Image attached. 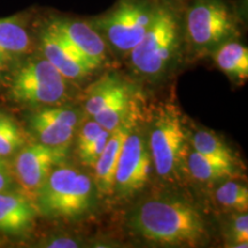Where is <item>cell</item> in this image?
<instances>
[{
    "label": "cell",
    "instance_id": "6da1fadb",
    "mask_svg": "<svg viewBox=\"0 0 248 248\" xmlns=\"http://www.w3.org/2000/svg\"><path fill=\"white\" fill-rule=\"evenodd\" d=\"M129 228L141 239L164 247H198L209 237L208 223L200 209L171 194L140 201L130 214Z\"/></svg>",
    "mask_w": 248,
    "mask_h": 248
},
{
    "label": "cell",
    "instance_id": "7a4b0ae2",
    "mask_svg": "<svg viewBox=\"0 0 248 248\" xmlns=\"http://www.w3.org/2000/svg\"><path fill=\"white\" fill-rule=\"evenodd\" d=\"M178 5V0H161L154 22L126 57L133 74L142 79H163L177 63L184 48L183 9Z\"/></svg>",
    "mask_w": 248,
    "mask_h": 248
},
{
    "label": "cell",
    "instance_id": "3957f363",
    "mask_svg": "<svg viewBox=\"0 0 248 248\" xmlns=\"http://www.w3.org/2000/svg\"><path fill=\"white\" fill-rule=\"evenodd\" d=\"M146 138L157 177L169 184L181 182L186 171L185 157L188 150V131L181 109L171 102L160 104L152 114Z\"/></svg>",
    "mask_w": 248,
    "mask_h": 248
},
{
    "label": "cell",
    "instance_id": "277c9868",
    "mask_svg": "<svg viewBox=\"0 0 248 248\" xmlns=\"http://www.w3.org/2000/svg\"><path fill=\"white\" fill-rule=\"evenodd\" d=\"M239 17L229 0H191L183 9L184 48L194 57L212 54L239 36Z\"/></svg>",
    "mask_w": 248,
    "mask_h": 248
},
{
    "label": "cell",
    "instance_id": "5b68a950",
    "mask_svg": "<svg viewBox=\"0 0 248 248\" xmlns=\"http://www.w3.org/2000/svg\"><path fill=\"white\" fill-rule=\"evenodd\" d=\"M7 98L31 109L57 106L68 99V80L40 53L29 54L11 67Z\"/></svg>",
    "mask_w": 248,
    "mask_h": 248
},
{
    "label": "cell",
    "instance_id": "8992f818",
    "mask_svg": "<svg viewBox=\"0 0 248 248\" xmlns=\"http://www.w3.org/2000/svg\"><path fill=\"white\" fill-rule=\"evenodd\" d=\"M94 190L90 176L63 163L52 170L36 193L33 202L39 215L76 219L91 209Z\"/></svg>",
    "mask_w": 248,
    "mask_h": 248
},
{
    "label": "cell",
    "instance_id": "52a82bcc",
    "mask_svg": "<svg viewBox=\"0 0 248 248\" xmlns=\"http://www.w3.org/2000/svg\"><path fill=\"white\" fill-rule=\"evenodd\" d=\"M160 2L161 0H119L109 11L89 22L110 51L126 58L154 22Z\"/></svg>",
    "mask_w": 248,
    "mask_h": 248
},
{
    "label": "cell",
    "instance_id": "ba28073f",
    "mask_svg": "<svg viewBox=\"0 0 248 248\" xmlns=\"http://www.w3.org/2000/svg\"><path fill=\"white\" fill-rule=\"evenodd\" d=\"M152 170L146 130L137 128L133 121L117 161L113 194L121 199L132 198L148 184Z\"/></svg>",
    "mask_w": 248,
    "mask_h": 248
},
{
    "label": "cell",
    "instance_id": "9c48e42d",
    "mask_svg": "<svg viewBox=\"0 0 248 248\" xmlns=\"http://www.w3.org/2000/svg\"><path fill=\"white\" fill-rule=\"evenodd\" d=\"M67 150L68 147H49L36 141L24 145L9 164L15 184L20 191L33 201L52 170L66 162Z\"/></svg>",
    "mask_w": 248,
    "mask_h": 248
},
{
    "label": "cell",
    "instance_id": "30bf717a",
    "mask_svg": "<svg viewBox=\"0 0 248 248\" xmlns=\"http://www.w3.org/2000/svg\"><path fill=\"white\" fill-rule=\"evenodd\" d=\"M80 113L60 105L37 108L28 116V129L36 142L49 147L67 148L79 125Z\"/></svg>",
    "mask_w": 248,
    "mask_h": 248
},
{
    "label": "cell",
    "instance_id": "8fae6325",
    "mask_svg": "<svg viewBox=\"0 0 248 248\" xmlns=\"http://www.w3.org/2000/svg\"><path fill=\"white\" fill-rule=\"evenodd\" d=\"M78 53L92 71L107 63V43L89 21L69 16H53L46 21Z\"/></svg>",
    "mask_w": 248,
    "mask_h": 248
},
{
    "label": "cell",
    "instance_id": "7c38bea8",
    "mask_svg": "<svg viewBox=\"0 0 248 248\" xmlns=\"http://www.w3.org/2000/svg\"><path fill=\"white\" fill-rule=\"evenodd\" d=\"M37 45L39 53L51 62L67 80H82L92 73L75 49L47 22L40 27L37 35Z\"/></svg>",
    "mask_w": 248,
    "mask_h": 248
},
{
    "label": "cell",
    "instance_id": "4fadbf2b",
    "mask_svg": "<svg viewBox=\"0 0 248 248\" xmlns=\"http://www.w3.org/2000/svg\"><path fill=\"white\" fill-rule=\"evenodd\" d=\"M36 42L27 15L0 18V70L32 53Z\"/></svg>",
    "mask_w": 248,
    "mask_h": 248
},
{
    "label": "cell",
    "instance_id": "5bb4252c",
    "mask_svg": "<svg viewBox=\"0 0 248 248\" xmlns=\"http://www.w3.org/2000/svg\"><path fill=\"white\" fill-rule=\"evenodd\" d=\"M38 215L35 202L20 190L0 191V233L23 237L35 228Z\"/></svg>",
    "mask_w": 248,
    "mask_h": 248
},
{
    "label": "cell",
    "instance_id": "9a60e30c",
    "mask_svg": "<svg viewBox=\"0 0 248 248\" xmlns=\"http://www.w3.org/2000/svg\"><path fill=\"white\" fill-rule=\"evenodd\" d=\"M132 122L133 119L130 117L126 122L121 124L119 128L110 132L106 146L93 166L95 190L102 197L113 194L117 161H119L122 145L131 128Z\"/></svg>",
    "mask_w": 248,
    "mask_h": 248
},
{
    "label": "cell",
    "instance_id": "2e32d148",
    "mask_svg": "<svg viewBox=\"0 0 248 248\" xmlns=\"http://www.w3.org/2000/svg\"><path fill=\"white\" fill-rule=\"evenodd\" d=\"M185 169L192 178L204 184L221 183L238 175V167L210 159L192 148L186 153Z\"/></svg>",
    "mask_w": 248,
    "mask_h": 248
},
{
    "label": "cell",
    "instance_id": "e0dca14e",
    "mask_svg": "<svg viewBox=\"0 0 248 248\" xmlns=\"http://www.w3.org/2000/svg\"><path fill=\"white\" fill-rule=\"evenodd\" d=\"M210 55L217 68L233 82L248 78V48L237 39L219 45Z\"/></svg>",
    "mask_w": 248,
    "mask_h": 248
},
{
    "label": "cell",
    "instance_id": "ac0fdd59",
    "mask_svg": "<svg viewBox=\"0 0 248 248\" xmlns=\"http://www.w3.org/2000/svg\"><path fill=\"white\" fill-rule=\"evenodd\" d=\"M188 142L191 148L198 153L221 161V162L239 166V160L233 150L223 139L209 129H198L188 135Z\"/></svg>",
    "mask_w": 248,
    "mask_h": 248
},
{
    "label": "cell",
    "instance_id": "d6986e66",
    "mask_svg": "<svg viewBox=\"0 0 248 248\" xmlns=\"http://www.w3.org/2000/svg\"><path fill=\"white\" fill-rule=\"evenodd\" d=\"M128 90V86L120 79H117L115 76L107 75L102 77L88 91L84 102V109L92 119L93 116L100 113L108 104L115 100L119 95L126 92Z\"/></svg>",
    "mask_w": 248,
    "mask_h": 248
},
{
    "label": "cell",
    "instance_id": "ffe728a7",
    "mask_svg": "<svg viewBox=\"0 0 248 248\" xmlns=\"http://www.w3.org/2000/svg\"><path fill=\"white\" fill-rule=\"evenodd\" d=\"M214 200L223 210L244 213L248 209V188L232 178L221 182L214 191Z\"/></svg>",
    "mask_w": 248,
    "mask_h": 248
},
{
    "label": "cell",
    "instance_id": "44dd1931",
    "mask_svg": "<svg viewBox=\"0 0 248 248\" xmlns=\"http://www.w3.org/2000/svg\"><path fill=\"white\" fill-rule=\"evenodd\" d=\"M131 94L128 90L119 95L115 100L108 104L100 113L93 116L92 119L97 121L105 130L111 132L131 117Z\"/></svg>",
    "mask_w": 248,
    "mask_h": 248
},
{
    "label": "cell",
    "instance_id": "7402d4cb",
    "mask_svg": "<svg viewBox=\"0 0 248 248\" xmlns=\"http://www.w3.org/2000/svg\"><path fill=\"white\" fill-rule=\"evenodd\" d=\"M225 240L229 247H248V215L247 212L231 213L225 224Z\"/></svg>",
    "mask_w": 248,
    "mask_h": 248
},
{
    "label": "cell",
    "instance_id": "603a6c76",
    "mask_svg": "<svg viewBox=\"0 0 248 248\" xmlns=\"http://www.w3.org/2000/svg\"><path fill=\"white\" fill-rule=\"evenodd\" d=\"M27 142L26 133L16 121L0 131V159L14 156Z\"/></svg>",
    "mask_w": 248,
    "mask_h": 248
},
{
    "label": "cell",
    "instance_id": "cb8c5ba5",
    "mask_svg": "<svg viewBox=\"0 0 248 248\" xmlns=\"http://www.w3.org/2000/svg\"><path fill=\"white\" fill-rule=\"evenodd\" d=\"M109 136H110V132L104 129L100 135H99L98 137L95 138L84 151L79 152L78 153L79 159L84 166H89V167L94 166L95 161L98 160V157L100 156V154L102 153V151H104L105 146H106Z\"/></svg>",
    "mask_w": 248,
    "mask_h": 248
},
{
    "label": "cell",
    "instance_id": "d4e9b609",
    "mask_svg": "<svg viewBox=\"0 0 248 248\" xmlns=\"http://www.w3.org/2000/svg\"><path fill=\"white\" fill-rule=\"evenodd\" d=\"M104 128L97 121L90 120L83 124L77 136V153L84 151L95 138L100 135Z\"/></svg>",
    "mask_w": 248,
    "mask_h": 248
},
{
    "label": "cell",
    "instance_id": "484cf974",
    "mask_svg": "<svg viewBox=\"0 0 248 248\" xmlns=\"http://www.w3.org/2000/svg\"><path fill=\"white\" fill-rule=\"evenodd\" d=\"M38 246L49 247V248H75V247H79L80 244L78 240L74 239V238L60 235V237L48 238V239L42 241Z\"/></svg>",
    "mask_w": 248,
    "mask_h": 248
},
{
    "label": "cell",
    "instance_id": "4316f807",
    "mask_svg": "<svg viewBox=\"0 0 248 248\" xmlns=\"http://www.w3.org/2000/svg\"><path fill=\"white\" fill-rule=\"evenodd\" d=\"M14 186L16 184L12 175L11 166L6 162V160L0 159V191L12 190Z\"/></svg>",
    "mask_w": 248,
    "mask_h": 248
},
{
    "label": "cell",
    "instance_id": "83f0119b",
    "mask_svg": "<svg viewBox=\"0 0 248 248\" xmlns=\"http://www.w3.org/2000/svg\"><path fill=\"white\" fill-rule=\"evenodd\" d=\"M15 120L8 114L4 113V111H0V131L7 128L8 125H11L12 123H14Z\"/></svg>",
    "mask_w": 248,
    "mask_h": 248
},
{
    "label": "cell",
    "instance_id": "f1b7e54d",
    "mask_svg": "<svg viewBox=\"0 0 248 248\" xmlns=\"http://www.w3.org/2000/svg\"><path fill=\"white\" fill-rule=\"evenodd\" d=\"M178 1H181V0H178Z\"/></svg>",
    "mask_w": 248,
    "mask_h": 248
}]
</instances>
